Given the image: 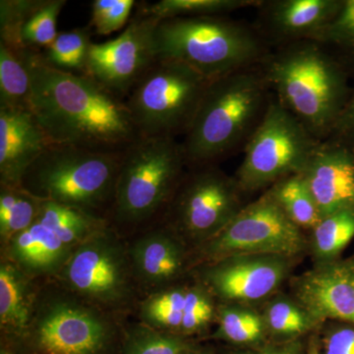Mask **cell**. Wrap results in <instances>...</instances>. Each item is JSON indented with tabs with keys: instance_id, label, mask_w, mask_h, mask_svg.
<instances>
[{
	"instance_id": "cell-28",
	"label": "cell",
	"mask_w": 354,
	"mask_h": 354,
	"mask_svg": "<svg viewBox=\"0 0 354 354\" xmlns=\"http://www.w3.org/2000/svg\"><path fill=\"white\" fill-rule=\"evenodd\" d=\"M91 28H77L58 32L57 38L41 51L44 62L55 68L83 74L91 44Z\"/></svg>"
},
{
	"instance_id": "cell-35",
	"label": "cell",
	"mask_w": 354,
	"mask_h": 354,
	"mask_svg": "<svg viewBox=\"0 0 354 354\" xmlns=\"http://www.w3.org/2000/svg\"><path fill=\"white\" fill-rule=\"evenodd\" d=\"M135 3L134 0H94L88 27L100 36L118 31L129 20Z\"/></svg>"
},
{
	"instance_id": "cell-27",
	"label": "cell",
	"mask_w": 354,
	"mask_h": 354,
	"mask_svg": "<svg viewBox=\"0 0 354 354\" xmlns=\"http://www.w3.org/2000/svg\"><path fill=\"white\" fill-rule=\"evenodd\" d=\"M261 0H160L142 4L139 10L158 19L225 16L249 7L259 6Z\"/></svg>"
},
{
	"instance_id": "cell-6",
	"label": "cell",
	"mask_w": 354,
	"mask_h": 354,
	"mask_svg": "<svg viewBox=\"0 0 354 354\" xmlns=\"http://www.w3.org/2000/svg\"><path fill=\"white\" fill-rule=\"evenodd\" d=\"M188 167L183 143L172 137L141 138L121 157L111 218L138 227L165 213Z\"/></svg>"
},
{
	"instance_id": "cell-37",
	"label": "cell",
	"mask_w": 354,
	"mask_h": 354,
	"mask_svg": "<svg viewBox=\"0 0 354 354\" xmlns=\"http://www.w3.org/2000/svg\"><path fill=\"white\" fill-rule=\"evenodd\" d=\"M213 316L214 306L209 295L200 288H187L180 333L193 334L204 329Z\"/></svg>"
},
{
	"instance_id": "cell-40",
	"label": "cell",
	"mask_w": 354,
	"mask_h": 354,
	"mask_svg": "<svg viewBox=\"0 0 354 354\" xmlns=\"http://www.w3.org/2000/svg\"><path fill=\"white\" fill-rule=\"evenodd\" d=\"M250 354H300V348L298 344H291L278 346V348L265 349V351H259V353Z\"/></svg>"
},
{
	"instance_id": "cell-2",
	"label": "cell",
	"mask_w": 354,
	"mask_h": 354,
	"mask_svg": "<svg viewBox=\"0 0 354 354\" xmlns=\"http://www.w3.org/2000/svg\"><path fill=\"white\" fill-rule=\"evenodd\" d=\"M259 68L271 93L319 141L330 138L348 104V84L334 53L314 39L271 50Z\"/></svg>"
},
{
	"instance_id": "cell-23",
	"label": "cell",
	"mask_w": 354,
	"mask_h": 354,
	"mask_svg": "<svg viewBox=\"0 0 354 354\" xmlns=\"http://www.w3.org/2000/svg\"><path fill=\"white\" fill-rule=\"evenodd\" d=\"M297 227L315 228L323 216L304 174L286 176L268 191Z\"/></svg>"
},
{
	"instance_id": "cell-30",
	"label": "cell",
	"mask_w": 354,
	"mask_h": 354,
	"mask_svg": "<svg viewBox=\"0 0 354 354\" xmlns=\"http://www.w3.org/2000/svg\"><path fill=\"white\" fill-rule=\"evenodd\" d=\"M313 230L317 254L324 259H332L354 237V209L325 216Z\"/></svg>"
},
{
	"instance_id": "cell-3",
	"label": "cell",
	"mask_w": 354,
	"mask_h": 354,
	"mask_svg": "<svg viewBox=\"0 0 354 354\" xmlns=\"http://www.w3.org/2000/svg\"><path fill=\"white\" fill-rule=\"evenodd\" d=\"M271 97L259 65L211 81L181 141L188 165H215L245 146L264 118Z\"/></svg>"
},
{
	"instance_id": "cell-20",
	"label": "cell",
	"mask_w": 354,
	"mask_h": 354,
	"mask_svg": "<svg viewBox=\"0 0 354 354\" xmlns=\"http://www.w3.org/2000/svg\"><path fill=\"white\" fill-rule=\"evenodd\" d=\"M73 250L50 227L37 220L4 245L3 259L32 279L57 277Z\"/></svg>"
},
{
	"instance_id": "cell-5",
	"label": "cell",
	"mask_w": 354,
	"mask_h": 354,
	"mask_svg": "<svg viewBox=\"0 0 354 354\" xmlns=\"http://www.w3.org/2000/svg\"><path fill=\"white\" fill-rule=\"evenodd\" d=\"M121 157L50 144L26 171L20 186L43 201L106 218L102 215L113 208Z\"/></svg>"
},
{
	"instance_id": "cell-14",
	"label": "cell",
	"mask_w": 354,
	"mask_h": 354,
	"mask_svg": "<svg viewBox=\"0 0 354 354\" xmlns=\"http://www.w3.org/2000/svg\"><path fill=\"white\" fill-rule=\"evenodd\" d=\"M344 0H261L255 27L270 46L315 39L334 19Z\"/></svg>"
},
{
	"instance_id": "cell-43",
	"label": "cell",
	"mask_w": 354,
	"mask_h": 354,
	"mask_svg": "<svg viewBox=\"0 0 354 354\" xmlns=\"http://www.w3.org/2000/svg\"><path fill=\"white\" fill-rule=\"evenodd\" d=\"M186 354H188V353H186ZM192 354H207V353H192Z\"/></svg>"
},
{
	"instance_id": "cell-42",
	"label": "cell",
	"mask_w": 354,
	"mask_h": 354,
	"mask_svg": "<svg viewBox=\"0 0 354 354\" xmlns=\"http://www.w3.org/2000/svg\"><path fill=\"white\" fill-rule=\"evenodd\" d=\"M0 354H11V353H9L8 351H1V353Z\"/></svg>"
},
{
	"instance_id": "cell-9",
	"label": "cell",
	"mask_w": 354,
	"mask_h": 354,
	"mask_svg": "<svg viewBox=\"0 0 354 354\" xmlns=\"http://www.w3.org/2000/svg\"><path fill=\"white\" fill-rule=\"evenodd\" d=\"M57 278L65 290L100 309H120L134 297L129 252L109 225L72 251Z\"/></svg>"
},
{
	"instance_id": "cell-11",
	"label": "cell",
	"mask_w": 354,
	"mask_h": 354,
	"mask_svg": "<svg viewBox=\"0 0 354 354\" xmlns=\"http://www.w3.org/2000/svg\"><path fill=\"white\" fill-rule=\"evenodd\" d=\"M172 197L165 216L172 232L204 243L221 232L241 208L235 179L214 165L193 167Z\"/></svg>"
},
{
	"instance_id": "cell-33",
	"label": "cell",
	"mask_w": 354,
	"mask_h": 354,
	"mask_svg": "<svg viewBox=\"0 0 354 354\" xmlns=\"http://www.w3.org/2000/svg\"><path fill=\"white\" fill-rule=\"evenodd\" d=\"M41 0H1L0 1V41L16 51L25 50L21 30L26 19Z\"/></svg>"
},
{
	"instance_id": "cell-10",
	"label": "cell",
	"mask_w": 354,
	"mask_h": 354,
	"mask_svg": "<svg viewBox=\"0 0 354 354\" xmlns=\"http://www.w3.org/2000/svg\"><path fill=\"white\" fill-rule=\"evenodd\" d=\"M304 248L300 227L267 192L242 208L218 234L202 243L201 257L215 264L242 256L288 257Z\"/></svg>"
},
{
	"instance_id": "cell-16",
	"label": "cell",
	"mask_w": 354,
	"mask_h": 354,
	"mask_svg": "<svg viewBox=\"0 0 354 354\" xmlns=\"http://www.w3.org/2000/svg\"><path fill=\"white\" fill-rule=\"evenodd\" d=\"M276 256H242L211 264L205 279L227 300L251 301L267 297L286 276V263Z\"/></svg>"
},
{
	"instance_id": "cell-36",
	"label": "cell",
	"mask_w": 354,
	"mask_h": 354,
	"mask_svg": "<svg viewBox=\"0 0 354 354\" xmlns=\"http://www.w3.org/2000/svg\"><path fill=\"white\" fill-rule=\"evenodd\" d=\"M268 324L274 332L279 334H301L310 327L309 316L301 309L288 301L274 302L267 314Z\"/></svg>"
},
{
	"instance_id": "cell-29",
	"label": "cell",
	"mask_w": 354,
	"mask_h": 354,
	"mask_svg": "<svg viewBox=\"0 0 354 354\" xmlns=\"http://www.w3.org/2000/svg\"><path fill=\"white\" fill-rule=\"evenodd\" d=\"M66 3V0H41L21 30V43L25 50L41 53L55 41L58 35V16Z\"/></svg>"
},
{
	"instance_id": "cell-17",
	"label": "cell",
	"mask_w": 354,
	"mask_h": 354,
	"mask_svg": "<svg viewBox=\"0 0 354 354\" xmlns=\"http://www.w3.org/2000/svg\"><path fill=\"white\" fill-rule=\"evenodd\" d=\"M297 297L311 320L354 324V259L321 266L298 281Z\"/></svg>"
},
{
	"instance_id": "cell-12",
	"label": "cell",
	"mask_w": 354,
	"mask_h": 354,
	"mask_svg": "<svg viewBox=\"0 0 354 354\" xmlns=\"http://www.w3.org/2000/svg\"><path fill=\"white\" fill-rule=\"evenodd\" d=\"M39 300L27 337L41 354H102L113 329L101 309L75 295Z\"/></svg>"
},
{
	"instance_id": "cell-4",
	"label": "cell",
	"mask_w": 354,
	"mask_h": 354,
	"mask_svg": "<svg viewBox=\"0 0 354 354\" xmlns=\"http://www.w3.org/2000/svg\"><path fill=\"white\" fill-rule=\"evenodd\" d=\"M158 59L183 62L209 81L257 66L272 48L256 28L225 16L162 19L156 29Z\"/></svg>"
},
{
	"instance_id": "cell-34",
	"label": "cell",
	"mask_w": 354,
	"mask_h": 354,
	"mask_svg": "<svg viewBox=\"0 0 354 354\" xmlns=\"http://www.w3.org/2000/svg\"><path fill=\"white\" fill-rule=\"evenodd\" d=\"M315 41L354 57V0H344L339 13Z\"/></svg>"
},
{
	"instance_id": "cell-1",
	"label": "cell",
	"mask_w": 354,
	"mask_h": 354,
	"mask_svg": "<svg viewBox=\"0 0 354 354\" xmlns=\"http://www.w3.org/2000/svg\"><path fill=\"white\" fill-rule=\"evenodd\" d=\"M30 109L50 144L122 156L141 139L125 100L85 74L55 68L41 51L24 50Z\"/></svg>"
},
{
	"instance_id": "cell-7",
	"label": "cell",
	"mask_w": 354,
	"mask_h": 354,
	"mask_svg": "<svg viewBox=\"0 0 354 354\" xmlns=\"http://www.w3.org/2000/svg\"><path fill=\"white\" fill-rule=\"evenodd\" d=\"M209 82L183 62L158 59L125 97L142 138L184 136Z\"/></svg>"
},
{
	"instance_id": "cell-24",
	"label": "cell",
	"mask_w": 354,
	"mask_h": 354,
	"mask_svg": "<svg viewBox=\"0 0 354 354\" xmlns=\"http://www.w3.org/2000/svg\"><path fill=\"white\" fill-rule=\"evenodd\" d=\"M32 82L24 50L0 41V108L30 109Z\"/></svg>"
},
{
	"instance_id": "cell-25",
	"label": "cell",
	"mask_w": 354,
	"mask_h": 354,
	"mask_svg": "<svg viewBox=\"0 0 354 354\" xmlns=\"http://www.w3.org/2000/svg\"><path fill=\"white\" fill-rule=\"evenodd\" d=\"M41 200L21 186L0 185V239L3 245L37 221Z\"/></svg>"
},
{
	"instance_id": "cell-13",
	"label": "cell",
	"mask_w": 354,
	"mask_h": 354,
	"mask_svg": "<svg viewBox=\"0 0 354 354\" xmlns=\"http://www.w3.org/2000/svg\"><path fill=\"white\" fill-rule=\"evenodd\" d=\"M160 21L137 11L118 38L91 44L83 74L125 100L158 60L156 29Z\"/></svg>"
},
{
	"instance_id": "cell-19",
	"label": "cell",
	"mask_w": 354,
	"mask_h": 354,
	"mask_svg": "<svg viewBox=\"0 0 354 354\" xmlns=\"http://www.w3.org/2000/svg\"><path fill=\"white\" fill-rule=\"evenodd\" d=\"M174 232L167 227L153 228L128 249L137 283L151 290L165 288L183 272L185 251Z\"/></svg>"
},
{
	"instance_id": "cell-8",
	"label": "cell",
	"mask_w": 354,
	"mask_h": 354,
	"mask_svg": "<svg viewBox=\"0 0 354 354\" xmlns=\"http://www.w3.org/2000/svg\"><path fill=\"white\" fill-rule=\"evenodd\" d=\"M321 142L272 95L264 118L244 147L235 180L241 190L252 191L302 174Z\"/></svg>"
},
{
	"instance_id": "cell-39",
	"label": "cell",
	"mask_w": 354,
	"mask_h": 354,
	"mask_svg": "<svg viewBox=\"0 0 354 354\" xmlns=\"http://www.w3.org/2000/svg\"><path fill=\"white\" fill-rule=\"evenodd\" d=\"M325 354H354V329L342 328L333 332L326 339Z\"/></svg>"
},
{
	"instance_id": "cell-18",
	"label": "cell",
	"mask_w": 354,
	"mask_h": 354,
	"mask_svg": "<svg viewBox=\"0 0 354 354\" xmlns=\"http://www.w3.org/2000/svg\"><path fill=\"white\" fill-rule=\"evenodd\" d=\"M50 145L31 109L0 108V185L20 186L26 171Z\"/></svg>"
},
{
	"instance_id": "cell-26",
	"label": "cell",
	"mask_w": 354,
	"mask_h": 354,
	"mask_svg": "<svg viewBox=\"0 0 354 354\" xmlns=\"http://www.w3.org/2000/svg\"><path fill=\"white\" fill-rule=\"evenodd\" d=\"M186 295L187 288H165L153 291L140 305L142 324L169 334L180 333Z\"/></svg>"
},
{
	"instance_id": "cell-41",
	"label": "cell",
	"mask_w": 354,
	"mask_h": 354,
	"mask_svg": "<svg viewBox=\"0 0 354 354\" xmlns=\"http://www.w3.org/2000/svg\"><path fill=\"white\" fill-rule=\"evenodd\" d=\"M308 354H317L316 348H314V346H311V348H310Z\"/></svg>"
},
{
	"instance_id": "cell-21",
	"label": "cell",
	"mask_w": 354,
	"mask_h": 354,
	"mask_svg": "<svg viewBox=\"0 0 354 354\" xmlns=\"http://www.w3.org/2000/svg\"><path fill=\"white\" fill-rule=\"evenodd\" d=\"M32 279L6 259L0 264V326L6 334L27 337L37 304Z\"/></svg>"
},
{
	"instance_id": "cell-22",
	"label": "cell",
	"mask_w": 354,
	"mask_h": 354,
	"mask_svg": "<svg viewBox=\"0 0 354 354\" xmlns=\"http://www.w3.org/2000/svg\"><path fill=\"white\" fill-rule=\"evenodd\" d=\"M37 220L50 227L71 249H75L91 235L109 225L106 218L43 200Z\"/></svg>"
},
{
	"instance_id": "cell-32",
	"label": "cell",
	"mask_w": 354,
	"mask_h": 354,
	"mask_svg": "<svg viewBox=\"0 0 354 354\" xmlns=\"http://www.w3.org/2000/svg\"><path fill=\"white\" fill-rule=\"evenodd\" d=\"M262 332V320L257 314L239 308L221 310L218 337L236 344H247L258 341Z\"/></svg>"
},
{
	"instance_id": "cell-15",
	"label": "cell",
	"mask_w": 354,
	"mask_h": 354,
	"mask_svg": "<svg viewBox=\"0 0 354 354\" xmlns=\"http://www.w3.org/2000/svg\"><path fill=\"white\" fill-rule=\"evenodd\" d=\"M302 174L323 218L354 209V152L349 145L321 142Z\"/></svg>"
},
{
	"instance_id": "cell-31",
	"label": "cell",
	"mask_w": 354,
	"mask_h": 354,
	"mask_svg": "<svg viewBox=\"0 0 354 354\" xmlns=\"http://www.w3.org/2000/svg\"><path fill=\"white\" fill-rule=\"evenodd\" d=\"M189 349L181 337L141 324L128 333L122 354H186Z\"/></svg>"
},
{
	"instance_id": "cell-38",
	"label": "cell",
	"mask_w": 354,
	"mask_h": 354,
	"mask_svg": "<svg viewBox=\"0 0 354 354\" xmlns=\"http://www.w3.org/2000/svg\"><path fill=\"white\" fill-rule=\"evenodd\" d=\"M329 139L346 145L354 142V94L349 97Z\"/></svg>"
}]
</instances>
